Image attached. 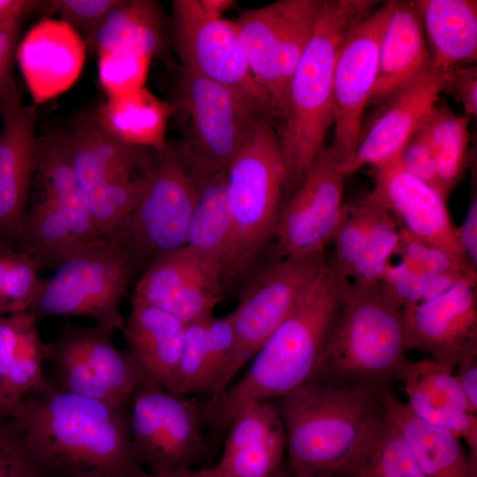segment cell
<instances>
[{
	"instance_id": "6da1fadb",
	"label": "cell",
	"mask_w": 477,
	"mask_h": 477,
	"mask_svg": "<svg viewBox=\"0 0 477 477\" xmlns=\"http://www.w3.org/2000/svg\"><path fill=\"white\" fill-rule=\"evenodd\" d=\"M7 418L39 477H141L128 405L59 390L52 382L15 403Z\"/></svg>"
},
{
	"instance_id": "7a4b0ae2",
	"label": "cell",
	"mask_w": 477,
	"mask_h": 477,
	"mask_svg": "<svg viewBox=\"0 0 477 477\" xmlns=\"http://www.w3.org/2000/svg\"><path fill=\"white\" fill-rule=\"evenodd\" d=\"M346 281L327 261L309 291L253 357L246 373L206 403V423L212 439L224 435L232 417L246 405L275 401L316 379Z\"/></svg>"
},
{
	"instance_id": "3957f363",
	"label": "cell",
	"mask_w": 477,
	"mask_h": 477,
	"mask_svg": "<svg viewBox=\"0 0 477 477\" xmlns=\"http://www.w3.org/2000/svg\"><path fill=\"white\" fill-rule=\"evenodd\" d=\"M323 0L312 36L292 77L279 138L286 167V193L293 192L325 148L334 125V72L350 31L380 4Z\"/></svg>"
},
{
	"instance_id": "277c9868",
	"label": "cell",
	"mask_w": 477,
	"mask_h": 477,
	"mask_svg": "<svg viewBox=\"0 0 477 477\" xmlns=\"http://www.w3.org/2000/svg\"><path fill=\"white\" fill-rule=\"evenodd\" d=\"M377 390L311 382L276 399L292 477H334L365 427L381 413Z\"/></svg>"
},
{
	"instance_id": "5b68a950",
	"label": "cell",
	"mask_w": 477,
	"mask_h": 477,
	"mask_svg": "<svg viewBox=\"0 0 477 477\" xmlns=\"http://www.w3.org/2000/svg\"><path fill=\"white\" fill-rule=\"evenodd\" d=\"M402 307L381 282L347 280L326 355L316 379L385 389L398 380L406 356Z\"/></svg>"
},
{
	"instance_id": "8992f818",
	"label": "cell",
	"mask_w": 477,
	"mask_h": 477,
	"mask_svg": "<svg viewBox=\"0 0 477 477\" xmlns=\"http://www.w3.org/2000/svg\"><path fill=\"white\" fill-rule=\"evenodd\" d=\"M286 190V167L271 117L263 115L227 170L231 234L224 287L245 276L274 238Z\"/></svg>"
},
{
	"instance_id": "52a82bcc",
	"label": "cell",
	"mask_w": 477,
	"mask_h": 477,
	"mask_svg": "<svg viewBox=\"0 0 477 477\" xmlns=\"http://www.w3.org/2000/svg\"><path fill=\"white\" fill-rule=\"evenodd\" d=\"M33 180L34 200L18 239L42 268L56 269L80 247L102 238L72 168L69 132L38 137Z\"/></svg>"
},
{
	"instance_id": "ba28073f",
	"label": "cell",
	"mask_w": 477,
	"mask_h": 477,
	"mask_svg": "<svg viewBox=\"0 0 477 477\" xmlns=\"http://www.w3.org/2000/svg\"><path fill=\"white\" fill-rule=\"evenodd\" d=\"M173 110L185 130L178 153L199 175L227 170L258 120L268 115L242 92L183 66Z\"/></svg>"
},
{
	"instance_id": "9c48e42d",
	"label": "cell",
	"mask_w": 477,
	"mask_h": 477,
	"mask_svg": "<svg viewBox=\"0 0 477 477\" xmlns=\"http://www.w3.org/2000/svg\"><path fill=\"white\" fill-rule=\"evenodd\" d=\"M55 273L41 279L29 307L36 318L85 316L95 324L122 330L119 305L134 271L120 246L100 238L61 262Z\"/></svg>"
},
{
	"instance_id": "30bf717a",
	"label": "cell",
	"mask_w": 477,
	"mask_h": 477,
	"mask_svg": "<svg viewBox=\"0 0 477 477\" xmlns=\"http://www.w3.org/2000/svg\"><path fill=\"white\" fill-rule=\"evenodd\" d=\"M72 168L100 235L115 242L135 206L156 152L123 143L94 121L69 132Z\"/></svg>"
},
{
	"instance_id": "8fae6325",
	"label": "cell",
	"mask_w": 477,
	"mask_h": 477,
	"mask_svg": "<svg viewBox=\"0 0 477 477\" xmlns=\"http://www.w3.org/2000/svg\"><path fill=\"white\" fill-rule=\"evenodd\" d=\"M322 1L280 0L246 10L233 21L249 69L268 96L271 117L286 116L290 82Z\"/></svg>"
},
{
	"instance_id": "7c38bea8",
	"label": "cell",
	"mask_w": 477,
	"mask_h": 477,
	"mask_svg": "<svg viewBox=\"0 0 477 477\" xmlns=\"http://www.w3.org/2000/svg\"><path fill=\"white\" fill-rule=\"evenodd\" d=\"M327 263L325 252L290 256L257 274L230 314L234 335L229 363L210 399L217 398L285 321Z\"/></svg>"
},
{
	"instance_id": "4fadbf2b",
	"label": "cell",
	"mask_w": 477,
	"mask_h": 477,
	"mask_svg": "<svg viewBox=\"0 0 477 477\" xmlns=\"http://www.w3.org/2000/svg\"><path fill=\"white\" fill-rule=\"evenodd\" d=\"M198 184L197 175L178 152L155 153L143 190L114 242L128 253L134 270L186 245Z\"/></svg>"
},
{
	"instance_id": "5bb4252c",
	"label": "cell",
	"mask_w": 477,
	"mask_h": 477,
	"mask_svg": "<svg viewBox=\"0 0 477 477\" xmlns=\"http://www.w3.org/2000/svg\"><path fill=\"white\" fill-rule=\"evenodd\" d=\"M206 404L142 382L128 402L135 455L152 473L192 467L208 449Z\"/></svg>"
},
{
	"instance_id": "9a60e30c",
	"label": "cell",
	"mask_w": 477,
	"mask_h": 477,
	"mask_svg": "<svg viewBox=\"0 0 477 477\" xmlns=\"http://www.w3.org/2000/svg\"><path fill=\"white\" fill-rule=\"evenodd\" d=\"M114 330L65 322L56 337L45 343V360L51 362L53 382L59 390L125 406L144 382L126 352L113 341Z\"/></svg>"
},
{
	"instance_id": "2e32d148",
	"label": "cell",
	"mask_w": 477,
	"mask_h": 477,
	"mask_svg": "<svg viewBox=\"0 0 477 477\" xmlns=\"http://www.w3.org/2000/svg\"><path fill=\"white\" fill-rule=\"evenodd\" d=\"M172 18L181 66L242 92L270 117L268 96L249 69L234 22L209 12L200 0L172 1Z\"/></svg>"
},
{
	"instance_id": "e0dca14e",
	"label": "cell",
	"mask_w": 477,
	"mask_h": 477,
	"mask_svg": "<svg viewBox=\"0 0 477 477\" xmlns=\"http://www.w3.org/2000/svg\"><path fill=\"white\" fill-rule=\"evenodd\" d=\"M391 7L392 1L380 4L359 22L345 37L337 57L332 148L343 171L353 158L361 137L363 113L375 87L380 42Z\"/></svg>"
},
{
	"instance_id": "ac0fdd59",
	"label": "cell",
	"mask_w": 477,
	"mask_h": 477,
	"mask_svg": "<svg viewBox=\"0 0 477 477\" xmlns=\"http://www.w3.org/2000/svg\"><path fill=\"white\" fill-rule=\"evenodd\" d=\"M344 178L332 146L325 147L281 208L274 234L276 260L324 251L344 205Z\"/></svg>"
},
{
	"instance_id": "d6986e66",
	"label": "cell",
	"mask_w": 477,
	"mask_h": 477,
	"mask_svg": "<svg viewBox=\"0 0 477 477\" xmlns=\"http://www.w3.org/2000/svg\"><path fill=\"white\" fill-rule=\"evenodd\" d=\"M223 292L220 261L186 245L156 255L137 283L132 298L188 324L211 317Z\"/></svg>"
},
{
	"instance_id": "ffe728a7",
	"label": "cell",
	"mask_w": 477,
	"mask_h": 477,
	"mask_svg": "<svg viewBox=\"0 0 477 477\" xmlns=\"http://www.w3.org/2000/svg\"><path fill=\"white\" fill-rule=\"evenodd\" d=\"M369 193L393 216L400 229L439 248L473 271L465 257L447 200L440 192L406 172L398 157L375 167V186Z\"/></svg>"
},
{
	"instance_id": "44dd1931",
	"label": "cell",
	"mask_w": 477,
	"mask_h": 477,
	"mask_svg": "<svg viewBox=\"0 0 477 477\" xmlns=\"http://www.w3.org/2000/svg\"><path fill=\"white\" fill-rule=\"evenodd\" d=\"M446 72L425 69L379 105L363 131L344 177L365 165L386 163L398 157L410 137L424 124L445 90Z\"/></svg>"
},
{
	"instance_id": "7402d4cb",
	"label": "cell",
	"mask_w": 477,
	"mask_h": 477,
	"mask_svg": "<svg viewBox=\"0 0 477 477\" xmlns=\"http://www.w3.org/2000/svg\"><path fill=\"white\" fill-rule=\"evenodd\" d=\"M477 279L460 280L443 293L405 306L407 350L428 353L454 369L458 357L477 345Z\"/></svg>"
},
{
	"instance_id": "603a6c76",
	"label": "cell",
	"mask_w": 477,
	"mask_h": 477,
	"mask_svg": "<svg viewBox=\"0 0 477 477\" xmlns=\"http://www.w3.org/2000/svg\"><path fill=\"white\" fill-rule=\"evenodd\" d=\"M86 42L61 19H43L25 35L17 49L23 78L35 103L69 89L83 68Z\"/></svg>"
},
{
	"instance_id": "cb8c5ba5",
	"label": "cell",
	"mask_w": 477,
	"mask_h": 477,
	"mask_svg": "<svg viewBox=\"0 0 477 477\" xmlns=\"http://www.w3.org/2000/svg\"><path fill=\"white\" fill-rule=\"evenodd\" d=\"M285 450V430L276 403H252L232 417L223 453L213 467L219 477H271L283 464Z\"/></svg>"
},
{
	"instance_id": "d4e9b609",
	"label": "cell",
	"mask_w": 477,
	"mask_h": 477,
	"mask_svg": "<svg viewBox=\"0 0 477 477\" xmlns=\"http://www.w3.org/2000/svg\"><path fill=\"white\" fill-rule=\"evenodd\" d=\"M0 240L19 238L34 172L37 110L22 102L1 112Z\"/></svg>"
},
{
	"instance_id": "484cf974",
	"label": "cell",
	"mask_w": 477,
	"mask_h": 477,
	"mask_svg": "<svg viewBox=\"0 0 477 477\" xmlns=\"http://www.w3.org/2000/svg\"><path fill=\"white\" fill-rule=\"evenodd\" d=\"M453 368L433 359L408 360L398 381L404 384L407 405L429 424L456 435L477 456V417L458 382Z\"/></svg>"
},
{
	"instance_id": "4316f807",
	"label": "cell",
	"mask_w": 477,
	"mask_h": 477,
	"mask_svg": "<svg viewBox=\"0 0 477 477\" xmlns=\"http://www.w3.org/2000/svg\"><path fill=\"white\" fill-rule=\"evenodd\" d=\"M186 325L169 313L132 298L122 329L127 344L125 352L143 380L174 394Z\"/></svg>"
},
{
	"instance_id": "83f0119b",
	"label": "cell",
	"mask_w": 477,
	"mask_h": 477,
	"mask_svg": "<svg viewBox=\"0 0 477 477\" xmlns=\"http://www.w3.org/2000/svg\"><path fill=\"white\" fill-rule=\"evenodd\" d=\"M384 419L404 440L426 477H477V466L453 433L428 423L388 388L378 390Z\"/></svg>"
},
{
	"instance_id": "f1b7e54d",
	"label": "cell",
	"mask_w": 477,
	"mask_h": 477,
	"mask_svg": "<svg viewBox=\"0 0 477 477\" xmlns=\"http://www.w3.org/2000/svg\"><path fill=\"white\" fill-rule=\"evenodd\" d=\"M431 65L418 1H392L380 42L377 76L369 104L379 106Z\"/></svg>"
},
{
	"instance_id": "f546056e",
	"label": "cell",
	"mask_w": 477,
	"mask_h": 477,
	"mask_svg": "<svg viewBox=\"0 0 477 477\" xmlns=\"http://www.w3.org/2000/svg\"><path fill=\"white\" fill-rule=\"evenodd\" d=\"M39 320L29 310L0 315V388L11 407L45 388L44 347Z\"/></svg>"
},
{
	"instance_id": "4dcf8cb0",
	"label": "cell",
	"mask_w": 477,
	"mask_h": 477,
	"mask_svg": "<svg viewBox=\"0 0 477 477\" xmlns=\"http://www.w3.org/2000/svg\"><path fill=\"white\" fill-rule=\"evenodd\" d=\"M421 24L432 64L441 70L469 66L477 58V2L420 0Z\"/></svg>"
},
{
	"instance_id": "1f68e13d",
	"label": "cell",
	"mask_w": 477,
	"mask_h": 477,
	"mask_svg": "<svg viewBox=\"0 0 477 477\" xmlns=\"http://www.w3.org/2000/svg\"><path fill=\"white\" fill-rule=\"evenodd\" d=\"M157 4L149 0H117L83 40L97 54L116 52L150 58L163 43Z\"/></svg>"
},
{
	"instance_id": "d6a6232c",
	"label": "cell",
	"mask_w": 477,
	"mask_h": 477,
	"mask_svg": "<svg viewBox=\"0 0 477 477\" xmlns=\"http://www.w3.org/2000/svg\"><path fill=\"white\" fill-rule=\"evenodd\" d=\"M173 107L141 87L128 95L108 98L95 122L112 138L136 147L163 153L166 120Z\"/></svg>"
},
{
	"instance_id": "836d02e7",
	"label": "cell",
	"mask_w": 477,
	"mask_h": 477,
	"mask_svg": "<svg viewBox=\"0 0 477 477\" xmlns=\"http://www.w3.org/2000/svg\"><path fill=\"white\" fill-rule=\"evenodd\" d=\"M334 477H426L381 411L365 427Z\"/></svg>"
},
{
	"instance_id": "e575fe53",
	"label": "cell",
	"mask_w": 477,
	"mask_h": 477,
	"mask_svg": "<svg viewBox=\"0 0 477 477\" xmlns=\"http://www.w3.org/2000/svg\"><path fill=\"white\" fill-rule=\"evenodd\" d=\"M208 320L186 325L178 395L209 393L211 396L227 367L231 338L223 330L208 329Z\"/></svg>"
},
{
	"instance_id": "d590c367",
	"label": "cell",
	"mask_w": 477,
	"mask_h": 477,
	"mask_svg": "<svg viewBox=\"0 0 477 477\" xmlns=\"http://www.w3.org/2000/svg\"><path fill=\"white\" fill-rule=\"evenodd\" d=\"M198 193L186 230V245L223 267L231 234L227 170L198 176Z\"/></svg>"
},
{
	"instance_id": "8d00e7d4",
	"label": "cell",
	"mask_w": 477,
	"mask_h": 477,
	"mask_svg": "<svg viewBox=\"0 0 477 477\" xmlns=\"http://www.w3.org/2000/svg\"><path fill=\"white\" fill-rule=\"evenodd\" d=\"M421 128L434 159L441 193L448 200L470 165L469 118L457 115L444 103H437Z\"/></svg>"
},
{
	"instance_id": "74e56055",
	"label": "cell",
	"mask_w": 477,
	"mask_h": 477,
	"mask_svg": "<svg viewBox=\"0 0 477 477\" xmlns=\"http://www.w3.org/2000/svg\"><path fill=\"white\" fill-rule=\"evenodd\" d=\"M41 269L27 250L0 240V315L29 309L42 279Z\"/></svg>"
},
{
	"instance_id": "f35d334b",
	"label": "cell",
	"mask_w": 477,
	"mask_h": 477,
	"mask_svg": "<svg viewBox=\"0 0 477 477\" xmlns=\"http://www.w3.org/2000/svg\"><path fill=\"white\" fill-rule=\"evenodd\" d=\"M372 198L373 216L351 281L380 282L397 254L400 228L387 209Z\"/></svg>"
},
{
	"instance_id": "ab89813d",
	"label": "cell",
	"mask_w": 477,
	"mask_h": 477,
	"mask_svg": "<svg viewBox=\"0 0 477 477\" xmlns=\"http://www.w3.org/2000/svg\"><path fill=\"white\" fill-rule=\"evenodd\" d=\"M375 202L367 193L353 201L344 202L332 238L334 254L329 267L340 277L352 280L365 236L369 227Z\"/></svg>"
},
{
	"instance_id": "60d3db41",
	"label": "cell",
	"mask_w": 477,
	"mask_h": 477,
	"mask_svg": "<svg viewBox=\"0 0 477 477\" xmlns=\"http://www.w3.org/2000/svg\"><path fill=\"white\" fill-rule=\"evenodd\" d=\"M98 55V78L108 98L119 97L142 87L150 58L116 52Z\"/></svg>"
},
{
	"instance_id": "b9f144b4",
	"label": "cell",
	"mask_w": 477,
	"mask_h": 477,
	"mask_svg": "<svg viewBox=\"0 0 477 477\" xmlns=\"http://www.w3.org/2000/svg\"><path fill=\"white\" fill-rule=\"evenodd\" d=\"M401 261L420 273H477L463 267L439 248L423 242L400 229L397 254Z\"/></svg>"
},
{
	"instance_id": "7bdbcfd3",
	"label": "cell",
	"mask_w": 477,
	"mask_h": 477,
	"mask_svg": "<svg viewBox=\"0 0 477 477\" xmlns=\"http://www.w3.org/2000/svg\"><path fill=\"white\" fill-rule=\"evenodd\" d=\"M117 0L47 1L49 9L74 28L84 39L100 23Z\"/></svg>"
},
{
	"instance_id": "ee69618b",
	"label": "cell",
	"mask_w": 477,
	"mask_h": 477,
	"mask_svg": "<svg viewBox=\"0 0 477 477\" xmlns=\"http://www.w3.org/2000/svg\"><path fill=\"white\" fill-rule=\"evenodd\" d=\"M0 477H39L7 416L0 415Z\"/></svg>"
},
{
	"instance_id": "f6af8a7d",
	"label": "cell",
	"mask_w": 477,
	"mask_h": 477,
	"mask_svg": "<svg viewBox=\"0 0 477 477\" xmlns=\"http://www.w3.org/2000/svg\"><path fill=\"white\" fill-rule=\"evenodd\" d=\"M421 126L404 145L398 159L406 172L441 193L434 159Z\"/></svg>"
},
{
	"instance_id": "bcb514c9",
	"label": "cell",
	"mask_w": 477,
	"mask_h": 477,
	"mask_svg": "<svg viewBox=\"0 0 477 477\" xmlns=\"http://www.w3.org/2000/svg\"><path fill=\"white\" fill-rule=\"evenodd\" d=\"M19 21L0 25V111L21 102L11 66Z\"/></svg>"
},
{
	"instance_id": "7dc6e473",
	"label": "cell",
	"mask_w": 477,
	"mask_h": 477,
	"mask_svg": "<svg viewBox=\"0 0 477 477\" xmlns=\"http://www.w3.org/2000/svg\"><path fill=\"white\" fill-rule=\"evenodd\" d=\"M446 72L445 90L460 103L466 117L477 114V68L476 65L453 66ZM444 90V91H445Z\"/></svg>"
},
{
	"instance_id": "c3c4849f",
	"label": "cell",
	"mask_w": 477,
	"mask_h": 477,
	"mask_svg": "<svg viewBox=\"0 0 477 477\" xmlns=\"http://www.w3.org/2000/svg\"><path fill=\"white\" fill-rule=\"evenodd\" d=\"M453 374L459 383L473 413H477V345L458 359Z\"/></svg>"
},
{
	"instance_id": "681fc988",
	"label": "cell",
	"mask_w": 477,
	"mask_h": 477,
	"mask_svg": "<svg viewBox=\"0 0 477 477\" xmlns=\"http://www.w3.org/2000/svg\"><path fill=\"white\" fill-rule=\"evenodd\" d=\"M458 237L465 257L470 268L477 272V195L472 193L470 204L461 226L458 227Z\"/></svg>"
},
{
	"instance_id": "f907efd6",
	"label": "cell",
	"mask_w": 477,
	"mask_h": 477,
	"mask_svg": "<svg viewBox=\"0 0 477 477\" xmlns=\"http://www.w3.org/2000/svg\"><path fill=\"white\" fill-rule=\"evenodd\" d=\"M46 2L30 0H0V25L19 21L25 14L43 7Z\"/></svg>"
},
{
	"instance_id": "816d5d0a",
	"label": "cell",
	"mask_w": 477,
	"mask_h": 477,
	"mask_svg": "<svg viewBox=\"0 0 477 477\" xmlns=\"http://www.w3.org/2000/svg\"><path fill=\"white\" fill-rule=\"evenodd\" d=\"M141 477H219L214 467L200 470L192 467L178 468L164 473H152L144 472Z\"/></svg>"
},
{
	"instance_id": "f5cc1de1",
	"label": "cell",
	"mask_w": 477,
	"mask_h": 477,
	"mask_svg": "<svg viewBox=\"0 0 477 477\" xmlns=\"http://www.w3.org/2000/svg\"><path fill=\"white\" fill-rule=\"evenodd\" d=\"M202 5L209 12L221 16V12L232 4V1L227 0H201Z\"/></svg>"
},
{
	"instance_id": "db71d44e",
	"label": "cell",
	"mask_w": 477,
	"mask_h": 477,
	"mask_svg": "<svg viewBox=\"0 0 477 477\" xmlns=\"http://www.w3.org/2000/svg\"><path fill=\"white\" fill-rule=\"evenodd\" d=\"M10 408H11V405L8 403V401L5 399L2 392V390L0 388V415L7 416Z\"/></svg>"
},
{
	"instance_id": "11a10c76",
	"label": "cell",
	"mask_w": 477,
	"mask_h": 477,
	"mask_svg": "<svg viewBox=\"0 0 477 477\" xmlns=\"http://www.w3.org/2000/svg\"><path fill=\"white\" fill-rule=\"evenodd\" d=\"M277 477H292L288 465L282 464V466L278 469Z\"/></svg>"
},
{
	"instance_id": "9f6ffc18",
	"label": "cell",
	"mask_w": 477,
	"mask_h": 477,
	"mask_svg": "<svg viewBox=\"0 0 477 477\" xmlns=\"http://www.w3.org/2000/svg\"><path fill=\"white\" fill-rule=\"evenodd\" d=\"M282 466V465H281ZM280 468V467H279ZM278 468V469H279ZM277 474H278V470L271 476V477H277Z\"/></svg>"
}]
</instances>
